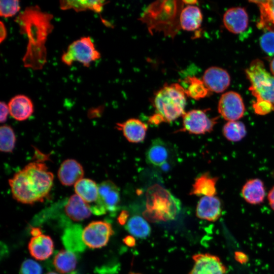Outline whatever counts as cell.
Returning a JSON list of instances; mask_svg holds the SVG:
<instances>
[{
	"label": "cell",
	"mask_w": 274,
	"mask_h": 274,
	"mask_svg": "<svg viewBox=\"0 0 274 274\" xmlns=\"http://www.w3.org/2000/svg\"><path fill=\"white\" fill-rule=\"evenodd\" d=\"M52 14L42 11L38 6L25 9L16 17L20 32L26 36L27 45L22 61L25 67L34 70H41L47 62L45 46L47 37L52 32L53 25Z\"/></svg>",
	"instance_id": "6da1fadb"
},
{
	"label": "cell",
	"mask_w": 274,
	"mask_h": 274,
	"mask_svg": "<svg viewBox=\"0 0 274 274\" xmlns=\"http://www.w3.org/2000/svg\"><path fill=\"white\" fill-rule=\"evenodd\" d=\"M54 176L46 164L31 162L9 180L13 198L25 204L43 201L53 187Z\"/></svg>",
	"instance_id": "7a4b0ae2"
},
{
	"label": "cell",
	"mask_w": 274,
	"mask_h": 274,
	"mask_svg": "<svg viewBox=\"0 0 274 274\" xmlns=\"http://www.w3.org/2000/svg\"><path fill=\"white\" fill-rule=\"evenodd\" d=\"M185 95L184 88L179 84L164 85L155 94L154 106L156 113L150 118L151 123L170 122L183 116L185 113Z\"/></svg>",
	"instance_id": "3957f363"
},
{
	"label": "cell",
	"mask_w": 274,
	"mask_h": 274,
	"mask_svg": "<svg viewBox=\"0 0 274 274\" xmlns=\"http://www.w3.org/2000/svg\"><path fill=\"white\" fill-rule=\"evenodd\" d=\"M146 219L151 222L166 221L175 219L181 209L179 200L159 184L149 187L146 194Z\"/></svg>",
	"instance_id": "277c9868"
},
{
	"label": "cell",
	"mask_w": 274,
	"mask_h": 274,
	"mask_svg": "<svg viewBox=\"0 0 274 274\" xmlns=\"http://www.w3.org/2000/svg\"><path fill=\"white\" fill-rule=\"evenodd\" d=\"M246 74L251 84L249 90L256 100L270 104L274 111V76L266 71L264 63L259 59L251 62Z\"/></svg>",
	"instance_id": "5b68a950"
},
{
	"label": "cell",
	"mask_w": 274,
	"mask_h": 274,
	"mask_svg": "<svg viewBox=\"0 0 274 274\" xmlns=\"http://www.w3.org/2000/svg\"><path fill=\"white\" fill-rule=\"evenodd\" d=\"M100 57L99 52L89 37H84L73 42L61 56L62 61L71 65L75 61L81 63L85 67Z\"/></svg>",
	"instance_id": "8992f818"
},
{
	"label": "cell",
	"mask_w": 274,
	"mask_h": 274,
	"mask_svg": "<svg viewBox=\"0 0 274 274\" xmlns=\"http://www.w3.org/2000/svg\"><path fill=\"white\" fill-rule=\"evenodd\" d=\"M120 201L119 188L110 180L104 181L98 184V198L90 209L92 213L96 215H102L107 211L115 212Z\"/></svg>",
	"instance_id": "52a82bcc"
},
{
	"label": "cell",
	"mask_w": 274,
	"mask_h": 274,
	"mask_svg": "<svg viewBox=\"0 0 274 274\" xmlns=\"http://www.w3.org/2000/svg\"><path fill=\"white\" fill-rule=\"evenodd\" d=\"M113 234L110 223L104 221H92L82 231L83 244L92 249H98L105 246Z\"/></svg>",
	"instance_id": "ba28073f"
},
{
	"label": "cell",
	"mask_w": 274,
	"mask_h": 274,
	"mask_svg": "<svg viewBox=\"0 0 274 274\" xmlns=\"http://www.w3.org/2000/svg\"><path fill=\"white\" fill-rule=\"evenodd\" d=\"M206 111V110L195 109L185 113L183 115V127L179 131L194 134L211 132L217 122V118H210Z\"/></svg>",
	"instance_id": "9c48e42d"
},
{
	"label": "cell",
	"mask_w": 274,
	"mask_h": 274,
	"mask_svg": "<svg viewBox=\"0 0 274 274\" xmlns=\"http://www.w3.org/2000/svg\"><path fill=\"white\" fill-rule=\"evenodd\" d=\"M146 159L150 165L166 169L174 162L175 150L170 144L160 139H156L147 149Z\"/></svg>",
	"instance_id": "30bf717a"
},
{
	"label": "cell",
	"mask_w": 274,
	"mask_h": 274,
	"mask_svg": "<svg viewBox=\"0 0 274 274\" xmlns=\"http://www.w3.org/2000/svg\"><path fill=\"white\" fill-rule=\"evenodd\" d=\"M218 110L226 121H238L245 114V108L242 96L230 91L223 94L218 102Z\"/></svg>",
	"instance_id": "8fae6325"
},
{
	"label": "cell",
	"mask_w": 274,
	"mask_h": 274,
	"mask_svg": "<svg viewBox=\"0 0 274 274\" xmlns=\"http://www.w3.org/2000/svg\"><path fill=\"white\" fill-rule=\"evenodd\" d=\"M193 266L188 274H226L227 268L219 257L209 253H198L192 257Z\"/></svg>",
	"instance_id": "7c38bea8"
},
{
	"label": "cell",
	"mask_w": 274,
	"mask_h": 274,
	"mask_svg": "<svg viewBox=\"0 0 274 274\" xmlns=\"http://www.w3.org/2000/svg\"><path fill=\"white\" fill-rule=\"evenodd\" d=\"M202 80L209 90L216 93L225 91L230 83V77L228 72L217 66H212L207 69Z\"/></svg>",
	"instance_id": "4fadbf2b"
},
{
	"label": "cell",
	"mask_w": 274,
	"mask_h": 274,
	"mask_svg": "<svg viewBox=\"0 0 274 274\" xmlns=\"http://www.w3.org/2000/svg\"><path fill=\"white\" fill-rule=\"evenodd\" d=\"M84 174L83 166L79 162L73 159H67L61 164L57 176L63 185L70 186L83 179Z\"/></svg>",
	"instance_id": "5bb4252c"
},
{
	"label": "cell",
	"mask_w": 274,
	"mask_h": 274,
	"mask_svg": "<svg viewBox=\"0 0 274 274\" xmlns=\"http://www.w3.org/2000/svg\"><path fill=\"white\" fill-rule=\"evenodd\" d=\"M248 15L242 7H234L227 10L223 16V23L226 29L234 33L245 31L248 26Z\"/></svg>",
	"instance_id": "9a60e30c"
},
{
	"label": "cell",
	"mask_w": 274,
	"mask_h": 274,
	"mask_svg": "<svg viewBox=\"0 0 274 274\" xmlns=\"http://www.w3.org/2000/svg\"><path fill=\"white\" fill-rule=\"evenodd\" d=\"M221 212V202L215 196L202 197L196 209V215L198 218L212 222L217 221L220 217Z\"/></svg>",
	"instance_id": "2e32d148"
},
{
	"label": "cell",
	"mask_w": 274,
	"mask_h": 274,
	"mask_svg": "<svg viewBox=\"0 0 274 274\" xmlns=\"http://www.w3.org/2000/svg\"><path fill=\"white\" fill-rule=\"evenodd\" d=\"M127 140L131 143L142 142L145 138L148 129L147 124L138 119L131 118L122 123L116 124Z\"/></svg>",
	"instance_id": "e0dca14e"
},
{
	"label": "cell",
	"mask_w": 274,
	"mask_h": 274,
	"mask_svg": "<svg viewBox=\"0 0 274 274\" xmlns=\"http://www.w3.org/2000/svg\"><path fill=\"white\" fill-rule=\"evenodd\" d=\"M28 248L30 255L35 259L44 260L52 254L54 243L49 236L41 233L32 236L29 242Z\"/></svg>",
	"instance_id": "ac0fdd59"
},
{
	"label": "cell",
	"mask_w": 274,
	"mask_h": 274,
	"mask_svg": "<svg viewBox=\"0 0 274 274\" xmlns=\"http://www.w3.org/2000/svg\"><path fill=\"white\" fill-rule=\"evenodd\" d=\"M8 105L10 115L19 121L26 120L33 112L32 101L24 95L19 94L13 97Z\"/></svg>",
	"instance_id": "d6986e66"
},
{
	"label": "cell",
	"mask_w": 274,
	"mask_h": 274,
	"mask_svg": "<svg viewBox=\"0 0 274 274\" xmlns=\"http://www.w3.org/2000/svg\"><path fill=\"white\" fill-rule=\"evenodd\" d=\"M64 209L66 215L74 221H81L87 219L92 213L89 205L76 194L70 196Z\"/></svg>",
	"instance_id": "ffe728a7"
},
{
	"label": "cell",
	"mask_w": 274,
	"mask_h": 274,
	"mask_svg": "<svg viewBox=\"0 0 274 274\" xmlns=\"http://www.w3.org/2000/svg\"><path fill=\"white\" fill-rule=\"evenodd\" d=\"M241 193L246 202L252 204L262 203L265 196L263 182L256 178L248 180L243 186Z\"/></svg>",
	"instance_id": "44dd1931"
},
{
	"label": "cell",
	"mask_w": 274,
	"mask_h": 274,
	"mask_svg": "<svg viewBox=\"0 0 274 274\" xmlns=\"http://www.w3.org/2000/svg\"><path fill=\"white\" fill-rule=\"evenodd\" d=\"M218 178L206 173L195 178L190 193V195L214 196L217 194Z\"/></svg>",
	"instance_id": "7402d4cb"
},
{
	"label": "cell",
	"mask_w": 274,
	"mask_h": 274,
	"mask_svg": "<svg viewBox=\"0 0 274 274\" xmlns=\"http://www.w3.org/2000/svg\"><path fill=\"white\" fill-rule=\"evenodd\" d=\"M76 194L80 196L90 207L94 205L98 198V185L88 178H83L74 185Z\"/></svg>",
	"instance_id": "603a6c76"
},
{
	"label": "cell",
	"mask_w": 274,
	"mask_h": 274,
	"mask_svg": "<svg viewBox=\"0 0 274 274\" xmlns=\"http://www.w3.org/2000/svg\"><path fill=\"white\" fill-rule=\"evenodd\" d=\"M179 20L180 26L183 29L193 31L200 26L202 15L198 7L189 5L181 11Z\"/></svg>",
	"instance_id": "cb8c5ba5"
},
{
	"label": "cell",
	"mask_w": 274,
	"mask_h": 274,
	"mask_svg": "<svg viewBox=\"0 0 274 274\" xmlns=\"http://www.w3.org/2000/svg\"><path fill=\"white\" fill-rule=\"evenodd\" d=\"M257 5L260 10V19L257 27L274 33V0L251 1Z\"/></svg>",
	"instance_id": "d4e9b609"
},
{
	"label": "cell",
	"mask_w": 274,
	"mask_h": 274,
	"mask_svg": "<svg viewBox=\"0 0 274 274\" xmlns=\"http://www.w3.org/2000/svg\"><path fill=\"white\" fill-rule=\"evenodd\" d=\"M106 3L103 1H61L60 8L66 10L73 9L76 12H79L87 10H91L96 13L100 12L103 6Z\"/></svg>",
	"instance_id": "484cf974"
},
{
	"label": "cell",
	"mask_w": 274,
	"mask_h": 274,
	"mask_svg": "<svg viewBox=\"0 0 274 274\" xmlns=\"http://www.w3.org/2000/svg\"><path fill=\"white\" fill-rule=\"evenodd\" d=\"M53 264L59 272L67 273L75 269L77 259L75 254L71 251L62 250L55 256Z\"/></svg>",
	"instance_id": "4316f807"
},
{
	"label": "cell",
	"mask_w": 274,
	"mask_h": 274,
	"mask_svg": "<svg viewBox=\"0 0 274 274\" xmlns=\"http://www.w3.org/2000/svg\"><path fill=\"white\" fill-rule=\"evenodd\" d=\"M224 136L231 142H238L246 135L247 131L245 124L239 121H228L222 129Z\"/></svg>",
	"instance_id": "83f0119b"
},
{
	"label": "cell",
	"mask_w": 274,
	"mask_h": 274,
	"mask_svg": "<svg viewBox=\"0 0 274 274\" xmlns=\"http://www.w3.org/2000/svg\"><path fill=\"white\" fill-rule=\"evenodd\" d=\"M126 229L132 235L140 238L148 236L151 230L146 220L140 216L132 217L127 223Z\"/></svg>",
	"instance_id": "f1b7e54d"
},
{
	"label": "cell",
	"mask_w": 274,
	"mask_h": 274,
	"mask_svg": "<svg viewBox=\"0 0 274 274\" xmlns=\"http://www.w3.org/2000/svg\"><path fill=\"white\" fill-rule=\"evenodd\" d=\"M16 138L13 128L4 124L0 128V150L5 153L12 152L15 146Z\"/></svg>",
	"instance_id": "f546056e"
},
{
	"label": "cell",
	"mask_w": 274,
	"mask_h": 274,
	"mask_svg": "<svg viewBox=\"0 0 274 274\" xmlns=\"http://www.w3.org/2000/svg\"><path fill=\"white\" fill-rule=\"evenodd\" d=\"M189 84L187 89H185V93L195 99H199L206 97L209 90L204 85L202 80L195 77H189L187 80Z\"/></svg>",
	"instance_id": "4dcf8cb0"
},
{
	"label": "cell",
	"mask_w": 274,
	"mask_h": 274,
	"mask_svg": "<svg viewBox=\"0 0 274 274\" xmlns=\"http://www.w3.org/2000/svg\"><path fill=\"white\" fill-rule=\"evenodd\" d=\"M20 9L19 1L17 0H1L0 1V15L8 18L16 14Z\"/></svg>",
	"instance_id": "1f68e13d"
},
{
	"label": "cell",
	"mask_w": 274,
	"mask_h": 274,
	"mask_svg": "<svg viewBox=\"0 0 274 274\" xmlns=\"http://www.w3.org/2000/svg\"><path fill=\"white\" fill-rule=\"evenodd\" d=\"M20 274H42V268L41 265L31 259H26L22 263Z\"/></svg>",
	"instance_id": "d6a6232c"
},
{
	"label": "cell",
	"mask_w": 274,
	"mask_h": 274,
	"mask_svg": "<svg viewBox=\"0 0 274 274\" xmlns=\"http://www.w3.org/2000/svg\"><path fill=\"white\" fill-rule=\"evenodd\" d=\"M262 50L269 55L274 54V33L267 32L263 35L260 40Z\"/></svg>",
	"instance_id": "836d02e7"
},
{
	"label": "cell",
	"mask_w": 274,
	"mask_h": 274,
	"mask_svg": "<svg viewBox=\"0 0 274 274\" xmlns=\"http://www.w3.org/2000/svg\"><path fill=\"white\" fill-rule=\"evenodd\" d=\"M252 107L255 113L259 115H265L273 111L270 104L262 100H256L253 102Z\"/></svg>",
	"instance_id": "e575fe53"
},
{
	"label": "cell",
	"mask_w": 274,
	"mask_h": 274,
	"mask_svg": "<svg viewBox=\"0 0 274 274\" xmlns=\"http://www.w3.org/2000/svg\"><path fill=\"white\" fill-rule=\"evenodd\" d=\"M0 121L1 123H4L6 121L8 116L10 114L8 105L5 102H0Z\"/></svg>",
	"instance_id": "d590c367"
},
{
	"label": "cell",
	"mask_w": 274,
	"mask_h": 274,
	"mask_svg": "<svg viewBox=\"0 0 274 274\" xmlns=\"http://www.w3.org/2000/svg\"><path fill=\"white\" fill-rule=\"evenodd\" d=\"M234 256L235 260L241 263H245L248 260V256L242 252H236Z\"/></svg>",
	"instance_id": "8d00e7d4"
},
{
	"label": "cell",
	"mask_w": 274,
	"mask_h": 274,
	"mask_svg": "<svg viewBox=\"0 0 274 274\" xmlns=\"http://www.w3.org/2000/svg\"><path fill=\"white\" fill-rule=\"evenodd\" d=\"M267 199L270 207L274 211V186L269 190L267 195Z\"/></svg>",
	"instance_id": "74e56055"
},
{
	"label": "cell",
	"mask_w": 274,
	"mask_h": 274,
	"mask_svg": "<svg viewBox=\"0 0 274 274\" xmlns=\"http://www.w3.org/2000/svg\"><path fill=\"white\" fill-rule=\"evenodd\" d=\"M7 37V30L5 24L2 21L0 23V42L2 43Z\"/></svg>",
	"instance_id": "f35d334b"
},
{
	"label": "cell",
	"mask_w": 274,
	"mask_h": 274,
	"mask_svg": "<svg viewBox=\"0 0 274 274\" xmlns=\"http://www.w3.org/2000/svg\"><path fill=\"white\" fill-rule=\"evenodd\" d=\"M128 214L126 211H123L119 216L118 221L121 224H124L128 217Z\"/></svg>",
	"instance_id": "ab89813d"
},
{
	"label": "cell",
	"mask_w": 274,
	"mask_h": 274,
	"mask_svg": "<svg viewBox=\"0 0 274 274\" xmlns=\"http://www.w3.org/2000/svg\"><path fill=\"white\" fill-rule=\"evenodd\" d=\"M124 243L129 246H133L135 244L134 239L133 237L128 236L124 239Z\"/></svg>",
	"instance_id": "60d3db41"
},
{
	"label": "cell",
	"mask_w": 274,
	"mask_h": 274,
	"mask_svg": "<svg viewBox=\"0 0 274 274\" xmlns=\"http://www.w3.org/2000/svg\"><path fill=\"white\" fill-rule=\"evenodd\" d=\"M270 69L273 76H274V58L271 60L270 63Z\"/></svg>",
	"instance_id": "b9f144b4"
},
{
	"label": "cell",
	"mask_w": 274,
	"mask_h": 274,
	"mask_svg": "<svg viewBox=\"0 0 274 274\" xmlns=\"http://www.w3.org/2000/svg\"><path fill=\"white\" fill-rule=\"evenodd\" d=\"M47 274H58V273L54 272H50L47 273Z\"/></svg>",
	"instance_id": "7bdbcfd3"
}]
</instances>
